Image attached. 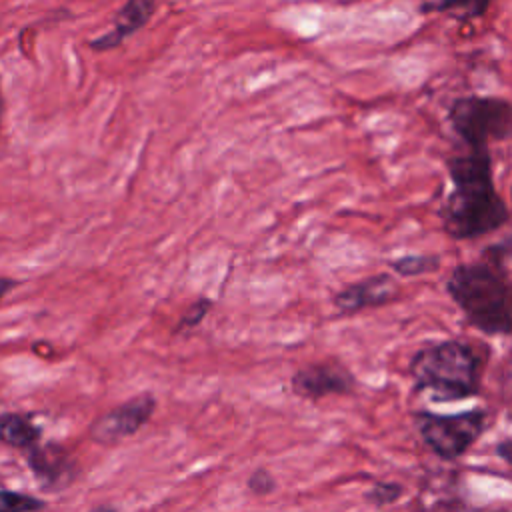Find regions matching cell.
<instances>
[{
	"label": "cell",
	"instance_id": "obj_11",
	"mask_svg": "<svg viewBox=\"0 0 512 512\" xmlns=\"http://www.w3.org/2000/svg\"><path fill=\"white\" fill-rule=\"evenodd\" d=\"M40 440V428L24 414L4 412L0 414V444L12 448H32Z\"/></svg>",
	"mask_w": 512,
	"mask_h": 512
},
{
	"label": "cell",
	"instance_id": "obj_15",
	"mask_svg": "<svg viewBox=\"0 0 512 512\" xmlns=\"http://www.w3.org/2000/svg\"><path fill=\"white\" fill-rule=\"evenodd\" d=\"M402 486L398 482H392V480H380V482H374L372 488L368 490L366 494V500L376 506V508H382V506H390L394 504L396 500H400L402 496Z\"/></svg>",
	"mask_w": 512,
	"mask_h": 512
},
{
	"label": "cell",
	"instance_id": "obj_16",
	"mask_svg": "<svg viewBox=\"0 0 512 512\" xmlns=\"http://www.w3.org/2000/svg\"><path fill=\"white\" fill-rule=\"evenodd\" d=\"M482 260L494 264V266H500V268H506L508 270V264L512 262V234L500 238L498 242L494 244H488L484 250H482Z\"/></svg>",
	"mask_w": 512,
	"mask_h": 512
},
{
	"label": "cell",
	"instance_id": "obj_23",
	"mask_svg": "<svg viewBox=\"0 0 512 512\" xmlns=\"http://www.w3.org/2000/svg\"><path fill=\"white\" fill-rule=\"evenodd\" d=\"M510 200H512V188H510Z\"/></svg>",
	"mask_w": 512,
	"mask_h": 512
},
{
	"label": "cell",
	"instance_id": "obj_13",
	"mask_svg": "<svg viewBox=\"0 0 512 512\" xmlns=\"http://www.w3.org/2000/svg\"><path fill=\"white\" fill-rule=\"evenodd\" d=\"M388 264L398 276L412 278V276H422V274L438 270L440 256H436V254H404V256L390 260Z\"/></svg>",
	"mask_w": 512,
	"mask_h": 512
},
{
	"label": "cell",
	"instance_id": "obj_8",
	"mask_svg": "<svg viewBox=\"0 0 512 512\" xmlns=\"http://www.w3.org/2000/svg\"><path fill=\"white\" fill-rule=\"evenodd\" d=\"M398 296V284L390 274H374L348 284L334 296V306L342 314H356L366 308H378Z\"/></svg>",
	"mask_w": 512,
	"mask_h": 512
},
{
	"label": "cell",
	"instance_id": "obj_7",
	"mask_svg": "<svg viewBox=\"0 0 512 512\" xmlns=\"http://www.w3.org/2000/svg\"><path fill=\"white\" fill-rule=\"evenodd\" d=\"M356 388V378L334 362L310 364L292 376V392L306 400H320L330 394H350Z\"/></svg>",
	"mask_w": 512,
	"mask_h": 512
},
{
	"label": "cell",
	"instance_id": "obj_18",
	"mask_svg": "<svg viewBox=\"0 0 512 512\" xmlns=\"http://www.w3.org/2000/svg\"><path fill=\"white\" fill-rule=\"evenodd\" d=\"M210 306H212V302H210L208 298L196 300V302L184 312V316H182V320H180V326H182V328H192V326L200 324V320L208 314Z\"/></svg>",
	"mask_w": 512,
	"mask_h": 512
},
{
	"label": "cell",
	"instance_id": "obj_3",
	"mask_svg": "<svg viewBox=\"0 0 512 512\" xmlns=\"http://www.w3.org/2000/svg\"><path fill=\"white\" fill-rule=\"evenodd\" d=\"M410 376L436 402L470 398L480 390V356L462 340L436 342L412 356Z\"/></svg>",
	"mask_w": 512,
	"mask_h": 512
},
{
	"label": "cell",
	"instance_id": "obj_17",
	"mask_svg": "<svg viewBox=\"0 0 512 512\" xmlns=\"http://www.w3.org/2000/svg\"><path fill=\"white\" fill-rule=\"evenodd\" d=\"M248 488L254 494H270L276 488V480H274V476L266 468H258V470H254L250 474Z\"/></svg>",
	"mask_w": 512,
	"mask_h": 512
},
{
	"label": "cell",
	"instance_id": "obj_21",
	"mask_svg": "<svg viewBox=\"0 0 512 512\" xmlns=\"http://www.w3.org/2000/svg\"><path fill=\"white\" fill-rule=\"evenodd\" d=\"M94 512H116V508H112V506H98Z\"/></svg>",
	"mask_w": 512,
	"mask_h": 512
},
{
	"label": "cell",
	"instance_id": "obj_14",
	"mask_svg": "<svg viewBox=\"0 0 512 512\" xmlns=\"http://www.w3.org/2000/svg\"><path fill=\"white\" fill-rule=\"evenodd\" d=\"M44 508V502L40 498H34L30 494L0 490V512H36Z\"/></svg>",
	"mask_w": 512,
	"mask_h": 512
},
{
	"label": "cell",
	"instance_id": "obj_1",
	"mask_svg": "<svg viewBox=\"0 0 512 512\" xmlns=\"http://www.w3.org/2000/svg\"><path fill=\"white\" fill-rule=\"evenodd\" d=\"M452 192L440 208L444 232L454 240H474L510 222V208L494 184L488 148H466L446 160Z\"/></svg>",
	"mask_w": 512,
	"mask_h": 512
},
{
	"label": "cell",
	"instance_id": "obj_22",
	"mask_svg": "<svg viewBox=\"0 0 512 512\" xmlns=\"http://www.w3.org/2000/svg\"><path fill=\"white\" fill-rule=\"evenodd\" d=\"M0 116H2V94H0Z\"/></svg>",
	"mask_w": 512,
	"mask_h": 512
},
{
	"label": "cell",
	"instance_id": "obj_9",
	"mask_svg": "<svg viewBox=\"0 0 512 512\" xmlns=\"http://www.w3.org/2000/svg\"><path fill=\"white\" fill-rule=\"evenodd\" d=\"M26 460L38 484L46 490H62L76 476V462L58 444H36L26 450Z\"/></svg>",
	"mask_w": 512,
	"mask_h": 512
},
{
	"label": "cell",
	"instance_id": "obj_2",
	"mask_svg": "<svg viewBox=\"0 0 512 512\" xmlns=\"http://www.w3.org/2000/svg\"><path fill=\"white\" fill-rule=\"evenodd\" d=\"M446 292L476 330L512 336V280L506 268L486 260L454 266Z\"/></svg>",
	"mask_w": 512,
	"mask_h": 512
},
{
	"label": "cell",
	"instance_id": "obj_6",
	"mask_svg": "<svg viewBox=\"0 0 512 512\" xmlns=\"http://www.w3.org/2000/svg\"><path fill=\"white\" fill-rule=\"evenodd\" d=\"M156 408V400L150 394H138L114 410L102 414L92 422L88 434L96 444L112 446L134 432H138L152 416Z\"/></svg>",
	"mask_w": 512,
	"mask_h": 512
},
{
	"label": "cell",
	"instance_id": "obj_10",
	"mask_svg": "<svg viewBox=\"0 0 512 512\" xmlns=\"http://www.w3.org/2000/svg\"><path fill=\"white\" fill-rule=\"evenodd\" d=\"M156 0H128L114 18L112 32L90 42L92 50H110L122 44L130 34L140 30L154 14Z\"/></svg>",
	"mask_w": 512,
	"mask_h": 512
},
{
	"label": "cell",
	"instance_id": "obj_19",
	"mask_svg": "<svg viewBox=\"0 0 512 512\" xmlns=\"http://www.w3.org/2000/svg\"><path fill=\"white\" fill-rule=\"evenodd\" d=\"M496 456L506 464H512V440H502L496 444Z\"/></svg>",
	"mask_w": 512,
	"mask_h": 512
},
{
	"label": "cell",
	"instance_id": "obj_5",
	"mask_svg": "<svg viewBox=\"0 0 512 512\" xmlns=\"http://www.w3.org/2000/svg\"><path fill=\"white\" fill-rule=\"evenodd\" d=\"M416 428L424 444L444 460H456L466 454L486 428L484 410H466L458 414H416Z\"/></svg>",
	"mask_w": 512,
	"mask_h": 512
},
{
	"label": "cell",
	"instance_id": "obj_4",
	"mask_svg": "<svg viewBox=\"0 0 512 512\" xmlns=\"http://www.w3.org/2000/svg\"><path fill=\"white\" fill-rule=\"evenodd\" d=\"M448 122L466 148H488L512 138V102L500 96L468 94L448 108Z\"/></svg>",
	"mask_w": 512,
	"mask_h": 512
},
{
	"label": "cell",
	"instance_id": "obj_20",
	"mask_svg": "<svg viewBox=\"0 0 512 512\" xmlns=\"http://www.w3.org/2000/svg\"><path fill=\"white\" fill-rule=\"evenodd\" d=\"M16 286V282L12 278H0V300Z\"/></svg>",
	"mask_w": 512,
	"mask_h": 512
},
{
	"label": "cell",
	"instance_id": "obj_12",
	"mask_svg": "<svg viewBox=\"0 0 512 512\" xmlns=\"http://www.w3.org/2000/svg\"><path fill=\"white\" fill-rule=\"evenodd\" d=\"M492 0H418L422 14H448L454 20L468 22L486 12Z\"/></svg>",
	"mask_w": 512,
	"mask_h": 512
}]
</instances>
